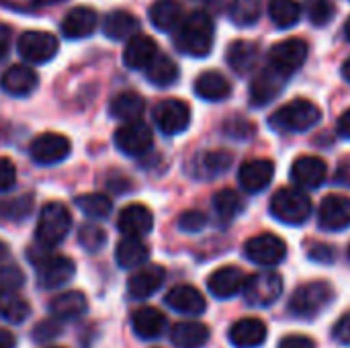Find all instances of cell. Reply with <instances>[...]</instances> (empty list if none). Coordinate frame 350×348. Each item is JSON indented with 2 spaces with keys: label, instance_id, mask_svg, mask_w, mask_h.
Segmentation results:
<instances>
[{
  "label": "cell",
  "instance_id": "1",
  "mask_svg": "<svg viewBox=\"0 0 350 348\" xmlns=\"http://www.w3.org/2000/svg\"><path fill=\"white\" fill-rule=\"evenodd\" d=\"M215 39V27L213 21L207 12H193L176 29L174 35V45L178 51L193 55V57H205L209 55Z\"/></svg>",
  "mask_w": 350,
  "mask_h": 348
},
{
  "label": "cell",
  "instance_id": "2",
  "mask_svg": "<svg viewBox=\"0 0 350 348\" xmlns=\"http://www.w3.org/2000/svg\"><path fill=\"white\" fill-rule=\"evenodd\" d=\"M322 119V111L318 105L306 98H295L287 105H283L275 115L271 117L269 125L275 131L291 133V131H308L314 125H318Z\"/></svg>",
  "mask_w": 350,
  "mask_h": 348
},
{
  "label": "cell",
  "instance_id": "3",
  "mask_svg": "<svg viewBox=\"0 0 350 348\" xmlns=\"http://www.w3.org/2000/svg\"><path fill=\"white\" fill-rule=\"evenodd\" d=\"M334 299V289L326 281H312L297 287L289 299V312L295 318L312 320L320 312H324Z\"/></svg>",
  "mask_w": 350,
  "mask_h": 348
},
{
  "label": "cell",
  "instance_id": "4",
  "mask_svg": "<svg viewBox=\"0 0 350 348\" xmlns=\"http://www.w3.org/2000/svg\"><path fill=\"white\" fill-rule=\"evenodd\" d=\"M70 228H72V215H70V211L62 203L53 201V203H47L41 209L39 219H37L35 238H37V242L43 248H53L62 240H66Z\"/></svg>",
  "mask_w": 350,
  "mask_h": 348
},
{
  "label": "cell",
  "instance_id": "5",
  "mask_svg": "<svg viewBox=\"0 0 350 348\" xmlns=\"http://www.w3.org/2000/svg\"><path fill=\"white\" fill-rule=\"evenodd\" d=\"M271 213L283 224L301 226L312 213V201L299 189H279L271 199Z\"/></svg>",
  "mask_w": 350,
  "mask_h": 348
},
{
  "label": "cell",
  "instance_id": "6",
  "mask_svg": "<svg viewBox=\"0 0 350 348\" xmlns=\"http://www.w3.org/2000/svg\"><path fill=\"white\" fill-rule=\"evenodd\" d=\"M242 293H244V299H246L248 306H252V308H269L281 297L283 279H281L279 273H273V271L246 277Z\"/></svg>",
  "mask_w": 350,
  "mask_h": 348
},
{
  "label": "cell",
  "instance_id": "7",
  "mask_svg": "<svg viewBox=\"0 0 350 348\" xmlns=\"http://www.w3.org/2000/svg\"><path fill=\"white\" fill-rule=\"evenodd\" d=\"M308 59V43L301 39H285L271 47L269 66L283 76L295 74Z\"/></svg>",
  "mask_w": 350,
  "mask_h": 348
},
{
  "label": "cell",
  "instance_id": "8",
  "mask_svg": "<svg viewBox=\"0 0 350 348\" xmlns=\"http://www.w3.org/2000/svg\"><path fill=\"white\" fill-rule=\"evenodd\" d=\"M37 265V279L41 289H59L70 283L76 275V265L68 256H43L35 258Z\"/></svg>",
  "mask_w": 350,
  "mask_h": 348
},
{
  "label": "cell",
  "instance_id": "9",
  "mask_svg": "<svg viewBox=\"0 0 350 348\" xmlns=\"http://www.w3.org/2000/svg\"><path fill=\"white\" fill-rule=\"evenodd\" d=\"M18 53L31 64H45L55 57L59 43L47 31H25L16 41Z\"/></svg>",
  "mask_w": 350,
  "mask_h": 348
},
{
  "label": "cell",
  "instance_id": "10",
  "mask_svg": "<svg viewBox=\"0 0 350 348\" xmlns=\"http://www.w3.org/2000/svg\"><path fill=\"white\" fill-rule=\"evenodd\" d=\"M154 121L164 135L183 133L191 123V109L180 98H164L154 107Z\"/></svg>",
  "mask_w": 350,
  "mask_h": 348
},
{
  "label": "cell",
  "instance_id": "11",
  "mask_svg": "<svg viewBox=\"0 0 350 348\" xmlns=\"http://www.w3.org/2000/svg\"><path fill=\"white\" fill-rule=\"evenodd\" d=\"M244 254L248 260L260 267H275L285 260L287 256V244L275 236V234H260L246 242Z\"/></svg>",
  "mask_w": 350,
  "mask_h": 348
},
{
  "label": "cell",
  "instance_id": "12",
  "mask_svg": "<svg viewBox=\"0 0 350 348\" xmlns=\"http://www.w3.org/2000/svg\"><path fill=\"white\" fill-rule=\"evenodd\" d=\"M70 150L72 144L62 133H41L29 146L31 160L39 166H51L66 160L70 156Z\"/></svg>",
  "mask_w": 350,
  "mask_h": 348
},
{
  "label": "cell",
  "instance_id": "13",
  "mask_svg": "<svg viewBox=\"0 0 350 348\" xmlns=\"http://www.w3.org/2000/svg\"><path fill=\"white\" fill-rule=\"evenodd\" d=\"M115 146L125 156H142L152 146V129L139 119L125 121L115 131Z\"/></svg>",
  "mask_w": 350,
  "mask_h": 348
},
{
  "label": "cell",
  "instance_id": "14",
  "mask_svg": "<svg viewBox=\"0 0 350 348\" xmlns=\"http://www.w3.org/2000/svg\"><path fill=\"white\" fill-rule=\"evenodd\" d=\"M320 228L326 232H340L350 226V197L326 195L318 215Z\"/></svg>",
  "mask_w": 350,
  "mask_h": 348
},
{
  "label": "cell",
  "instance_id": "15",
  "mask_svg": "<svg viewBox=\"0 0 350 348\" xmlns=\"http://www.w3.org/2000/svg\"><path fill=\"white\" fill-rule=\"evenodd\" d=\"M285 78L287 76L279 74L271 66L260 70L254 76L252 84H250V103H252V107H267L271 101H275L283 92Z\"/></svg>",
  "mask_w": 350,
  "mask_h": 348
},
{
  "label": "cell",
  "instance_id": "16",
  "mask_svg": "<svg viewBox=\"0 0 350 348\" xmlns=\"http://www.w3.org/2000/svg\"><path fill=\"white\" fill-rule=\"evenodd\" d=\"M117 228H119V232L123 236L144 238L154 228V215H152V211L146 205L131 203L125 209H121L119 219H117Z\"/></svg>",
  "mask_w": 350,
  "mask_h": 348
},
{
  "label": "cell",
  "instance_id": "17",
  "mask_svg": "<svg viewBox=\"0 0 350 348\" xmlns=\"http://www.w3.org/2000/svg\"><path fill=\"white\" fill-rule=\"evenodd\" d=\"M328 174V166L318 156H301L291 166V178L301 189H318Z\"/></svg>",
  "mask_w": 350,
  "mask_h": 348
},
{
  "label": "cell",
  "instance_id": "18",
  "mask_svg": "<svg viewBox=\"0 0 350 348\" xmlns=\"http://www.w3.org/2000/svg\"><path fill=\"white\" fill-rule=\"evenodd\" d=\"M164 279H166V271L160 265H148L129 277L127 291L133 299H148L162 287Z\"/></svg>",
  "mask_w": 350,
  "mask_h": 348
},
{
  "label": "cell",
  "instance_id": "19",
  "mask_svg": "<svg viewBox=\"0 0 350 348\" xmlns=\"http://www.w3.org/2000/svg\"><path fill=\"white\" fill-rule=\"evenodd\" d=\"M166 306L178 314L185 316H201L207 308V302L203 297V293L199 289H195L193 285H178L172 287L166 297H164Z\"/></svg>",
  "mask_w": 350,
  "mask_h": 348
},
{
  "label": "cell",
  "instance_id": "20",
  "mask_svg": "<svg viewBox=\"0 0 350 348\" xmlns=\"http://www.w3.org/2000/svg\"><path fill=\"white\" fill-rule=\"evenodd\" d=\"M275 174V164L271 160H248L242 164L240 172H238V180L242 185L244 191L248 193H260L265 191Z\"/></svg>",
  "mask_w": 350,
  "mask_h": 348
},
{
  "label": "cell",
  "instance_id": "21",
  "mask_svg": "<svg viewBox=\"0 0 350 348\" xmlns=\"http://www.w3.org/2000/svg\"><path fill=\"white\" fill-rule=\"evenodd\" d=\"M98 25V16L88 6H74L66 12L62 21V33L68 39H84L94 33Z\"/></svg>",
  "mask_w": 350,
  "mask_h": 348
},
{
  "label": "cell",
  "instance_id": "22",
  "mask_svg": "<svg viewBox=\"0 0 350 348\" xmlns=\"http://www.w3.org/2000/svg\"><path fill=\"white\" fill-rule=\"evenodd\" d=\"M244 281H246V275L242 269L221 267L207 279V287H209L211 295H215L217 299H230L242 291Z\"/></svg>",
  "mask_w": 350,
  "mask_h": 348
},
{
  "label": "cell",
  "instance_id": "23",
  "mask_svg": "<svg viewBox=\"0 0 350 348\" xmlns=\"http://www.w3.org/2000/svg\"><path fill=\"white\" fill-rule=\"evenodd\" d=\"M37 72L29 66H23V64H16V66H10L2 78H0V86L6 94L10 96H27L31 94L35 88H37Z\"/></svg>",
  "mask_w": 350,
  "mask_h": 348
},
{
  "label": "cell",
  "instance_id": "24",
  "mask_svg": "<svg viewBox=\"0 0 350 348\" xmlns=\"http://www.w3.org/2000/svg\"><path fill=\"white\" fill-rule=\"evenodd\" d=\"M156 55H158V45L152 37L131 35L123 51V62L131 70H146Z\"/></svg>",
  "mask_w": 350,
  "mask_h": 348
},
{
  "label": "cell",
  "instance_id": "25",
  "mask_svg": "<svg viewBox=\"0 0 350 348\" xmlns=\"http://www.w3.org/2000/svg\"><path fill=\"white\" fill-rule=\"evenodd\" d=\"M267 340V326L258 318L238 320L230 328V343L236 348H256Z\"/></svg>",
  "mask_w": 350,
  "mask_h": 348
},
{
  "label": "cell",
  "instance_id": "26",
  "mask_svg": "<svg viewBox=\"0 0 350 348\" xmlns=\"http://www.w3.org/2000/svg\"><path fill=\"white\" fill-rule=\"evenodd\" d=\"M49 312L59 322H72L88 312V302L80 291H66L51 299Z\"/></svg>",
  "mask_w": 350,
  "mask_h": 348
},
{
  "label": "cell",
  "instance_id": "27",
  "mask_svg": "<svg viewBox=\"0 0 350 348\" xmlns=\"http://www.w3.org/2000/svg\"><path fill=\"white\" fill-rule=\"evenodd\" d=\"M185 18V8L178 0H156L150 6V21L158 31H176Z\"/></svg>",
  "mask_w": 350,
  "mask_h": 348
},
{
  "label": "cell",
  "instance_id": "28",
  "mask_svg": "<svg viewBox=\"0 0 350 348\" xmlns=\"http://www.w3.org/2000/svg\"><path fill=\"white\" fill-rule=\"evenodd\" d=\"M166 322H168L166 316L156 308H139L131 318L133 332L144 340L158 338L166 330Z\"/></svg>",
  "mask_w": 350,
  "mask_h": 348
},
{
  "label": "cell",
  "instance_id": "29",
  "mask_svg": "<svg viewBox=\"0 0 350 348\" xmlns=\"http://www.w3.org/2000/svg\"><path fill=\"white\" fill-rule=\"evenodd\" d=\"M232 166V154L224 150H211L195 156L193 174L197 178H215Z\"/></svg>",
  "mask_w": 350,
  "mask_h": 348
},
{
  "label": "cell",
  "instance_id": "30",
  "mask_svg": "<svg viewBox=\"0 0 350 348\" xmlns=\"http://www.w3.org/2000/svg\"><path fill=\"white\" fill-rule=\"evenodd\" d=\"M230 68L244 76V74H250L254 68H256V62H258V45L252 43V41H234L230 47H228V55H226Z\"/></svg>",
  "mask_w": 350,
  "mask_h": 348
},
{
  "label": "cell",
  "instance_id": "31",
  "mask_svg": "<svg viewBox=\"0 0 350 348\" xmlns=\"http://www.w3.org/2000/svg\"><path fill=\"white\" fill-rule=\"evenodd\" d=\"M209 336V328L201 322H178L170 332V340L178 348H203Z\"/></svg>",
  "mask_w": 350,
  "mask_h": 348
},
{
  "label": "cell",
  "instance_id": "32",
  "mask_svg": "<svg viewBox=\"0 0 350 348\" xmlns=\"http://www.w3.org/2000/svg\"><path fill=\"white\" fill-rule=\"evenodd\" d=\"M195 92L205 101H224L232 94V84L224 74L211 70V72H203L195 80Z\"/></svg>",
  "mask_w": 350,
  "mask_h": 348
},
{
  "label": "cell",
  "instance_id": "33",
  "mask_svg": "<svg viewBox=\"0 0 350 348\" xmlns=\"http://www.w3.org/2000/svg\"><path fill=\"white\" fill-rule=\"evenodd\" d=\"M139 27V21L127 12V10H113L107 14L105 23H103V33L113 39V41H121V39H129Z\"/></svg>",
  "mask_w": 350,
  "mask_h": 348
},
{
  "label": "cell",
  "instance_id": "34",
  "mask_svg": "<svg viewBox=\"0 0 350 348\" xmlns=\"http://www.w3.org/2000/svg\"><path fill=\"white\" fill-rule=\"evenodd\" d=\"M150 256V248L142 242V238H131L125 236L119 244H117V265L121 269H135L139 265H144Z\"/></svg>",
  "mask_w": 350,
  "mask_h": 348
},
{
  "label": "cell",
  "instance_id": "35",
  "mask_svg": "<svg viewBox=\"0 0 350 348\" xmlns=\"http://www.w3.org/2000/svg\"><path fill=\"white\" fill-rule=\"evenodd\" d=\"M146 109V101L142 94L137 92H119L111 105H109V113L111 117L115 119H121V121H133V119H139V115L144 113Z\"/></svg>",
  "mask_w": 350,
  "mask_h": 348
},
{
  "label": "cell",
  "instance_id": "36",
  "mask_svg": "<svg viewBox=\"0 0 350 348\" xmlns=\"http://www.w3.org/2000/svg\"><path fill=\"white\" fill-rule=\"evenodd\" d=\"M146 76L154 86L166 88V86H172L178 80V66H176V62L172 57L158 53L152 59V64L146 68Z\"/></svg>",
  "mask_w": 350,
  "mask_h": 348
},
{
  "label": "cell",
  "instance_id": "37",
  "mask_svg": "<svg viewBox=\"0 0 350 348\" xmlns=\"http://www.w3.org/2000/svg\"><path fill=\"white\" fill-rule=\"evenodd\" d=\"M31 316L29 302L16 295V291L0 293V318H4L10 324H23Z\"/></svg>",
  "mask_w": 350,
  "mask_h": 348
},
{
  "label": "cell",
  "instance_id": "38",
  "mask_svg": "<svg viewBox=\"0 0 350 348\" xmlns=\"http://www.w3.org/2000/svg\"><path fill=\"white\" fill-rule=\"evenodd\" d=\"M269 14L279 29H289L299 23L301 8L295 0H271Z\"/></svg>",
  "mask_w": 350,
  "mask_h": 348
},
{
  "label": "cell",
  "instance_id": "39",
  "mask_svg": "<svg viewBox=\"0 0 350 348\" xmlns=\"http://www.w3.org/2000/svg\"><path fill=\"white\" fill-rule=\"evenodd\" d=\"M213 209H215V213H217V217L221 222H232L236 215H240L244 211V201H242V197L236 191L224 189V191L215 193Z\"/></svg>",
  "mask_w": 350,
  "mask_h": 348
},
{
  "label": "cell",
  "instance_id": "40",
  "mask_svg": "<svg viewBox=\"0 0 350 348\" xmlns=\"http://www.w3.org/2000/svg\"><path fill=\"white\" fill-rule=\"evenodd\" d=\"M76 207L88 215L90 219H107L113 211V203L109 197L98 195V193H86L76 199Z\"/></svg>",
  "mask_w": 350,
  "mask_h": 348
},
{
  "label": "cell",
  "instance_id": "41",
  "mask_svg": "<svg viewBox=\"0 0 350 348\" xmlns=\"http://www.w3.org/2000/svg\"><path fill=\"white\" fill-rule=\"evenodd\" d=\"M35 199L31 195H18L12 199L0 201V219L6 222H23L33 213Z\"/></svg>",
  "mask_w": 350,
  "mask_h": 348
},
{
  "label": "cell",
  "instance_id": "42",
  "mask_svg": "<svg viewBox=\"0 0 350 348\" xmlns=\"http://www.w3.org/2000/svg\"><path fill=\"white\" fill-rule=\"evenodd\" d=\"M262 0H234L230 6V16L238 27H252L260 18Z\"/></svg>",
  "mask_w": 350,
  "mask_h": 348
},
{
  "label": "cell",
  "instance_id": "43",
  "mask_svg": "<svg viewBox=\"0 0 350 348\" xmlns=\"http://www.w3.org/2000/svg\"><path fill=\"white\" fill-rule=\"evenodd\" d=\"M78 242L86 252H98L105 244H107V232L94 224H86L80 228L78 234Z\"/></svg>",
  "mask_w": 350,
  "mask_h": 348
},
{
  "label": "cell",
  "instance_id": "44",
  "mask_svg": "<svg viewBox=\"0 0 350 348\" xmlns=\"http://www.w3.org/2000/svg\"><path fill=\"white\" fill-rule=\"evenodd\" d=\"M25 285V273L18 267H0V293L16 291Z\"/></svg>",
  "mask_w": 350,
  "mask_h": 348
},
{
  "label": "cell",
  "instance_id": "45",
  "mask_svg": "<svg viewBox=\"0 0 350 348\" xmlns=\"http://www.w3.org/2000/svg\"><path fill=\"white\" fill-rule=\"evenodd\" d=\"M334 14V4L330 0H310L308 16L314 25H328Z\"/></svg>",
  "mask_w": 350,
  "mask_h": 348
},
{
  "label": "cell",
  "instance_id": "46",
  "mask_svg": "<svg viewBox=\"0 0 350 348\" xmlns=\"http://www.w3.org/2000/svg\"><path fill=\"white\" fill-rule=\"evenodd\" d=\"M224 129L234 139H246V137H250L254 133V125L250 121H246L244 117H232V119H228L226 125H224Z\"/></svg>",
  "mask_w": 350,
  "mask_h": 348
},
{
  "label": "cell",
  "instance_id": "47",
  "mask_svg": "<svg viewBox=\"0 0 350 348\" xmlns=\"http://www.w3.org/2000/svg\"><path fill=\"white\" fill-rule=\"evenodd\" d=\"M207 226V215L201 211H185L178 219V228L187 234H197Z\"/></svg>",
  "mask_w": 350,
  "mask_h": 348
},
{
  "label": "cell",
  "instance_id": "48",
  "mask_svg": "<svg viewBox=\"0 0 350 348\" xmlns=\"http://www.w3.org/2000/svg\"><path fill=\"white\" fill-rule=\"evenodd\" d=\"M62 332V326H59V320L51 318V320H43L35 326L33 330V338L35 343H49L53 338H57Z\"/></svg>",
  "mask_w": 350,
  "mask_h": 348
},
{
  "label": "cell",
  "instance_id": "49",
  "mask_svg": "<svg viewBox=\"0 0 350 348\" xmlns=\"http://www.w3.org/2000/svg\"><path fill=\"white\" fill-rule=\"evenodd\" d=\"M16 183V168L8 158H0V193H6Z\"/></svg>",
  "mask_w": 350,
  "mask_h": 348
},
{
  "label": "cell",
  "instance_id": "50",
  "mask_svg": "<svg viewBox=\"0 0 350 348\" xmlns=\"http://www.w3.org/2000/svg\"><path fill=\"white\" fill-rule=\"evenodd\" d=\"M6 6L14 8V10H35L39 6H47V4H57L62 0H2Z\"/></svg>",
  "mask_w": 350,
  "mask_h": 348
},
{
  "label": "cell",
  "instance_id": "51",
  "mask_svg": "<svg viewBox=\"0 0 350 348\" xmlns=\"http://www.w3.org/2000/svg\"><path fill=\"white\" fill-rule=\"evenodd\" d=\"M334 338L340 343V345H345V347H350V314L347 316H342L338 322H336V326H334Z\"/></svg>",
  "mask_w": 350,
  "mask_h": 348
},
{
  "label": "cell",
  "instance_id": "52",
  "mask_svg": "<svg viewBox=\"0 0 350 348\" xmlns=\"http://www.w3.org/2000/svg\"><path fill=\"white\" fill-rule=\"evenodd\" d=\"M279 348H316L314 340L308 338V336H299V334H293V336H287L279 343Z\"/></svg>",
  "mask_w": 350,
  "mask_h": 348
},
{
  "label": "cell",
  "instance_id": "53",
  "mask_svg": "<svg viewBox=\"0 0 350 348\" xmlns=\"http://www.w3.org/2000/svg\"><path fill=\"white\" fill-rule=\"evenodd\" d=\"M310 258H314V260H322V263H332L334 252H332V248H330V246L320 244V246H314V248L310 250Z\"/></svg>",
  "mask_w": 350,
  "mask_h": 348
},
{
  "label": "cell",
  "instance_id": "54",
  "mask_svg": "<svg viewBox=\"0 0 350 348\" xmlns=\"http://www.w3.org/2000/svg\"><path fill=\"white\" fill-rule=\"evenodd\" d=\"M10 35H12L10 27L0 23V62H2V59L6 57V53H8V47H10Z\"/></svg>",
  "mask_w": 350,
  "mask_h": 348
},
{
  "label": "cell",
  "instance_id": "55",
  "mask_svg": "<svg viewBox=\"0 0 350 348\" xmlns=\"http://www.w3.org/2000/svg\"><path fill=\"white\" fill-rule=\"evenodd\" d=\"M336 131L342 139H350V109L347 113H342V117L338 119V125H336Z\"/></svg>",
  "mask_w": 350,
  "mask_h": 348
},
{
  "label": "cell",
  "instance_id": "56",
  "mask_svg": "<svg viewBox=\"0 0 350 348\" xmlns=\"http://www.w3.org/2000/svg\"><path fill=\"white\" fill-rule=\"evenodd\" d=\"M336 180L345 187H350V160H345L336 170Z\"/></svg>",
  "mask_w": 350,
  "mask_h": 348
},
{
  "label": "cell",
  "instance_id": "57",
  "mask_svg": "<svg viewBox=\"0 0 350 348\" xmlns=\"http://www.w3.org/2000/svg\"><path fill=\"white\" fill-rule=\"evenodd\" d=\"M16 347V338L12 336V332L2 330L0 328V348H14Z\"/></svg>",
  "mask_w": 350,
  "mask_h": 348
},
{
  "label": "cell",
  "instance_id": "58",
  "mask_svg": "<svg viewBox=\"0 0 350 348\" xmlns=\"http://www.w3.org/2000/svg\"><path fill=\"white\" fill-rule=\"evenodd\" d=\"M342 76H345V80H349L350 82V57L342 64Z\"/></svg>",
  "mask_w": 350,
  "mask_h": 348
},
{
  "label": "cell",
  "instance_id": "59",
  "mask_svg": "<svg viewBox=\"0 0 350 348\" xmlns=\"http://www.w3.org/2000/svg\"><path fill=\"white\" fill-rule=\"evenodd\" d=\"M6 256H8V246L4 242H0V260L6 258Z\"/></svg>",
  "mask_w": 350,
  "mask_h": 348
},
{
  "label": "cell",
  "instance_id": "60",
  "mask_svg": "<svg viewBox=\"0 0 350 348\" xmlns=\"http://www.w3.org/2000/svg\"><path fill=\"white\" fill-rule=\"evenodd\" d=\"M345 33H347V37L350 39V16H349V21H347V25H345Z\"/></svg>",
  "mask_w": 350,
  "mask_h": 348
},
{
  "label": "cell",
  "instance_id": "61",
  "mask_svg": "<svg viewBox=\"0 0 350 348\" xmlns=\"http://www.w3.org/2000/svg\"><path fill=\"white\" fill-rule=\"evenodd\" d=\"M349 258H350V246H349Z\"/></svg>",
  "mask_w": 350,
  "mask_h": 348
},
{
  "label": "cell",
  "instance_id": "62",
  "mask_svg": "<svg viewBox=\"0 0 350 348\" xmlns=\"http://www.w3.org/2000/svg\"><path fill=\"white\" fill-rule=\"evenodd\" d=\"M51 348H59V347H51Z\"/></svg>",
  "mask_w": 350,
  "mask_h": 348
}]
</instances>
